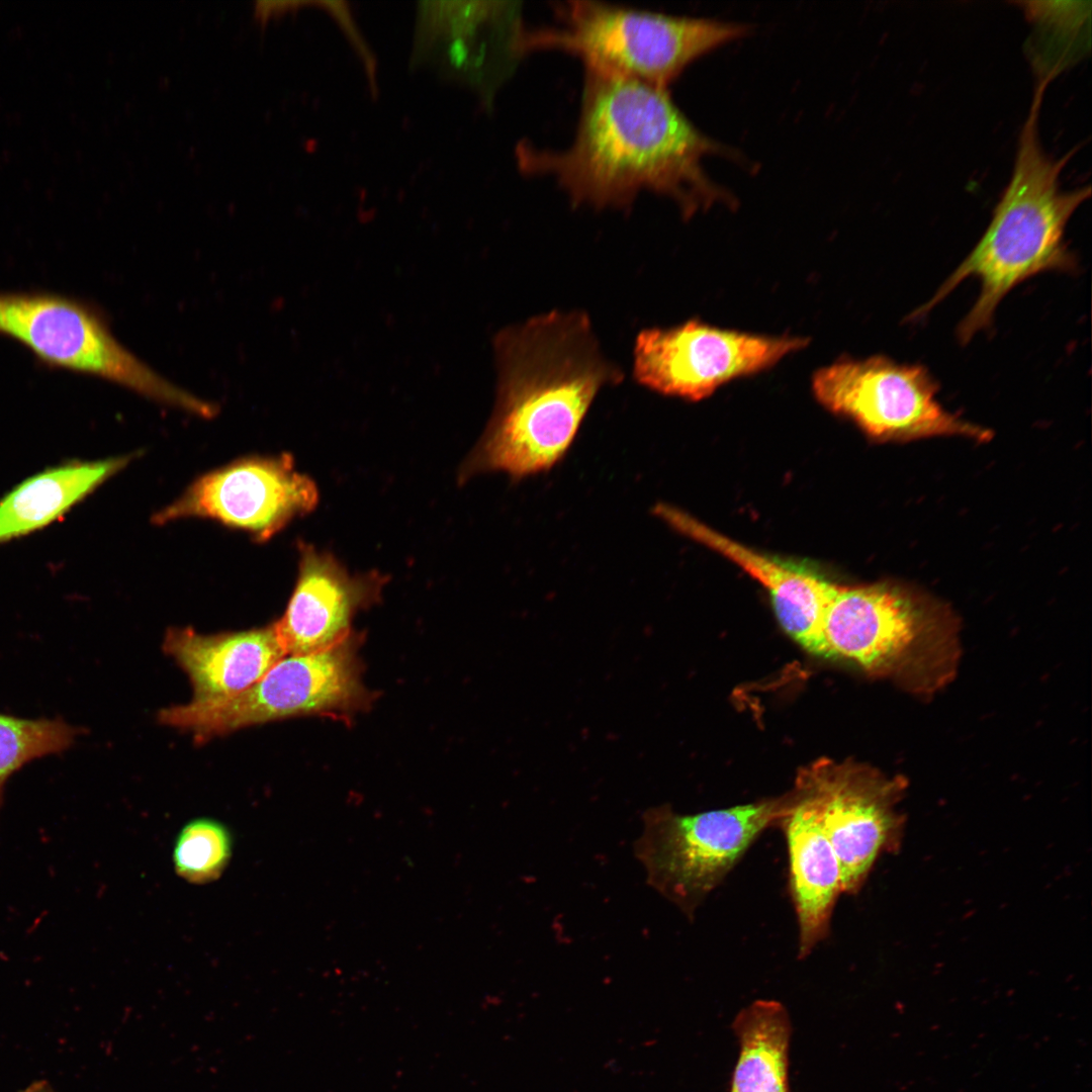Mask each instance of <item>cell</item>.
Wrapping results in <instances>:
<instances>
[{"label": "cell", "mask_w": 1092, "mask_h": 1092, "mask_svg": "<svg viewBox=\"0 0 1092 1092\" xmlns=\"http://www.w3.org/2000/svg\"><path fill=\"white\" fill-rule=\"evenodd\" d=\"M232 853L233 837L228 827L215 819L196 818L180 829L172 856L181 878L204 884L223 873Z\"/></svg>", "instance_id": "ffe728a7"}, {"label": "cell", "mask_w": 1092, "mask_h": 1092, "mask_svg": "<svg viewBox=\"0 0 1092 1092\" xmlns=\"http://www.w3.org/2000/svg\"><path fill=\"white\" fill-rule=\"evenodd\" d=\"M788 804L786 794L693 815L668 805L646 810L634 852L648 885L693 919L761 833L779 824Z\"/></svg>", "instance_id": "8992f818"}, {"label": "cell", "mask_w": 1092, "mask_h": 1092, "mask_svg": "<svg viewBox=\"0 0 1092 1092\" xmlns=\"http://www.w3.org/2000/svg\"><path fill=\"white\" fill-rule=\"evenodd\" d=\"M800 337L722 330L696 320L669 329H646L635 340L633 375L658 393L689 400L763 371L807 345Z\"/></svg>", "instance_id": "8fae6325"}, {"label": "cell", "mask_w": 1092, "mask_h": 1092, "mask_svg": "<svg viewBox=\"0 0 1092 1092\" xmlns=\"http://www.w3.org/2000/svg\"><path fill=\"white\" fill-rule=\"evenodd\" d=\"M557 12L560 26L526 30L525 53L557 49L578 58L584 69L664 89L692 62L752 29L596 1H567Z\"/></svg>", "instance_id": "277c9868"}, {"label": "cell", "mask_w": 1092, "mask_h": 1092, "mask_svg": "<svg viewBox=\"0 0 1092 1092\" xmlns=\"http://www.w3.org/2000/svg\"><path fill=\"white\" fill-rule=\"evenodd\" d=\"M817 400L854 422L878 441L908 442L963 437L987 442L992 432L945 410L937 400V381L920 364L885 356L842 359L818 370L812 379Z\"/></svg>", "instance_id": "9c48e42d"}, {"label": "cell", "mask_w": 1092, "mask_h": 1092, "mask_svg": "<svg viewBox=\"0 0 1092 1092\" xmlns=\"http://www.w3.org/2000/svg\"><path fill=\"white\" fill-rule=\"evenodd\" d=\"M128 461L130 456L70 462L18 484L0 500V543L52 523Z\"/></svg>", "instance_id": "e0dca14e"}, {"label": "cell", "mask_w": 1092, "mask_h": 1092, "mask_svg": "<svg viewBox=\"0 0 1092 1092\" xmlns=\"http://www.w3.org/2000/svg\"><path fill=\"white\" fill-rule=\"evenodd\" d=\"M317 500L315 483L296 470L290 455L255 456L201 476L158 512L154 523L206 518L245 530L263 542L311 512Z\"/></svg>", "instance_id": "7c38bea8"}, {"label": "cell", "mask_w": 1092, "mask_h": 1092, "mask_svg": "<svg viewBox=\"0 0 1092 1092\" xmlns=\"http://www.w3.org/2000/svg\"><path fill=\"white\" fill-rule=\"evenodd\" d=\"M732 1029L740 1050L729 1092H791L792 1024L785 1006L775 1000L754 1001L736 1015Z\"/></svg>", "instance_id": "ac0fdd59"}, {"label": "cell", "mask_w": 1092, "mask_h": 1092, "mask_svg": "<svg viewBox=\"0 0 1092 1092\" xmlns=\"http://www.w3.org/2000/svg\"><path fill=\"white\" fill-rule=\"evenodd\" d=\"M163 649L188 675L195 702L242 693L286 655L273 624L210 635L191 628H171Z\"/></svg>", "instance_id": "2e32d148"}, {"label": "cell", "mask_w": 1092, "mask_h": 1092, "mask_svg": "<svg viewBox=\"0 0 1092 1092\" xmlns=\"http://www.w3.org/2000/svg\"><path fill=\"white\" fill-rule=\"evenodd\" d=\"M789 794L782 816L788 849L790 893L798 923V958L805 959L829 934L836 901L842 894L834 849L811 801L798 789Z\"/></svg>", "instance_id": "9a60e30c"}, {"label": "cell", "mask_w": 1092, "mask_h": 1092, "mask_svg": "<svg viewBox=\"0 0 1092 1092\" xmlns=\"http://www.w3.org/2000/svg\"><path fill=\"white\" fill-rule=\"evenodd\" d=\"M81 729L61 717L19 718L0 713V810L9 779L27 763L68 750Z\"/></svg>", "instance_id": "d6986e66"}, {"label": "cell", "mask_w": 1092, "mask_h": 1092, "mask_svg": "<svg viewBox=\"0 0 1092 1092\" xmlns=\"http://www.w3.org/2000/svg\"><path fill=\"white\" fill-rule=\"evenodd\" d=\"M713 155L740 158L699 130L667 89L587 69L571 144L553 150L524 141L516 151L521 171L552 178L574 206L622 209L652 192L685 217L735 204L703 167Z\"/></svg>", "instance_id": "6da1fadb"}, {"label": "cell", "mask_w": 1092, "mask_h": 1092, "mask_svg": "<svg viewBox=\"0 0 1092 1092\" xmlns=\"http://www.w3.org/2000/svg\"><path fill=\"white\" fill-rule=\"evenodd\" d=\"M1049 82L1045 78L1037 82L1019 134L1011 178L988 228L964 261L924 304L910 313L908 321L924 317L962 282L977 278L979 296L957 329L958 340L965 345L991 327L999 303L1017 285L1043 272L1069 273L1078 267L1065 232L1091 190H1063L1060 176L1070 154L1054 159L1040 145L1038 115Z\"/></svg>", "instance_id": "3957f363"}, {"label": "cell", "mask_w": 1092, "mask_h": 1092, "mask_svg": "<svg viewBox=\"0 0 1092 1092\" xmlns=\"http://www.w3.org/2000/svg\"><path fill=\"white\" fill-rule=\"evenodd\" d=\"M298 576L283 616L273 623L286 655L330 647L349 636L355 613L375 603L387 576L351 574L332 554L299 543Z\"/></svg>", "instance_id": "4fadbf2b"}, {"label": "cell", "mask_w": 1092, "mask_h": 1092, "mask_svg": "<svg viewBox=\"0 0 1092 1092\" xmlns=\"http://www.w3.org/2000/svg\"><path fill=\"white\" fill-rule=\"evenodd\" d=\"M825 656L932 691L953 672L957 639L945 607L906 586L837 584L825 611Z\"/></svg>", "instance_id": "5b68a950"}, {"label": "cell", "mask_w": 1092, "mask_h": 1092, "mask_svg": "<svg viewBox=\"0 0 1092 1092\" xmlns=\"http://www.w3.org/2000/svg\"><path fill=\"white\" fill-rule=\"evenodd\" d=\"M655 514L678 533L729 559L758 581L770 597L779 622L802 647L825 655L823 620L837 583L807 566L759 552L667 505Z\"/></svg>", "instance_id": "5bb4252c"}, {"label": "cell", "mask_w": 1092, "mask_h": 1092, "mask_svg": "<svg viewBox=\"0 0 1092 1092\" xmlns=\"http://www.w3.org/2000/svg\"><path fill=\"white\" fill-rule=\"evenodd\" d=\"M21 1092H55V1090L49 1083L44 1081H38L30 1084Z\"/></svg>", "instance_id": "7402d4cb"}, {"label": "cell", "mask_w": 1092, "mask_h": 1092, "mask_svg": "<svg viewBox=\"0 0 1092 1092\" xmlns=\"http://www.w3.org/2000/svg\"><path fill=\"white\" fill-rule=\"evenodd\" d=\"M364 698L348 636L322 650L285 655L257 682L231 698L165 708L159 721L202 741L289 717L348 712Z\"/></svg>", "instance_id": "52a82bcc"}, {"label": "cell", "mask_w": 1092, "mask_h": 1092, "mask_svg": "<svg viewBox=\"0 0 1092 1092\" xmlns=\"http://www.w3.org/2000/svg\"><path fill=\"white\" fill-rule=\"evenodd\" d=\"M1020 4L1030 21L1060 36L1075 35L1090 12L1085 2L1029 1Z\"/></svg>", "instance_id": "44dd1931"}, {"label": "cell", "mask_w": 1092, "mask_h": 1092, "mask_svg": "<svg viewBox=\"0 0 1092 1092\" xmlns=\"http://www.w3.org/2000/svg\"><path fill=\"white\" fill-rule=\"evenodd\" d=\"M497 394L459 479L487 471L514 478L550 469L572 443L600 389L623 379L602 353L588 316L554 310L494 339Z\"/></svg>", "instance_id": "7a4b0ae2"}, {"label": "cell", "mask_w": 1092, "mask_h": 1092, "mask_svg": "<svg viewBox=\"0 0 1092 1092\" xmlns=\"http://www.w3.org/2000/svg\"><path fill=\"white\" fill-rule=\"evenodd\" d=\"M795 788L819 815L839 862L842 893H858L880 855L899 847L904 783L863 764L823 759L802 768Z\"/></svg>", "instance_id": "30bf717a"}, {"label": "cell", "mask_w": 1092, "mask_h": 1092, "mask_svg": "<svg viewBox=\"0 0 1092 1092\" xmlns=\"http://www.w3.org/2000/svg\"><path fill=\"white\" fill-rule=\"evenodd\" d=\"M0 335L42 364L99 377L173 404L179 388L123 347L86 302L47 291H0Z\"/></svg>", "instance_id": "ba28073f"}]
</instances>
